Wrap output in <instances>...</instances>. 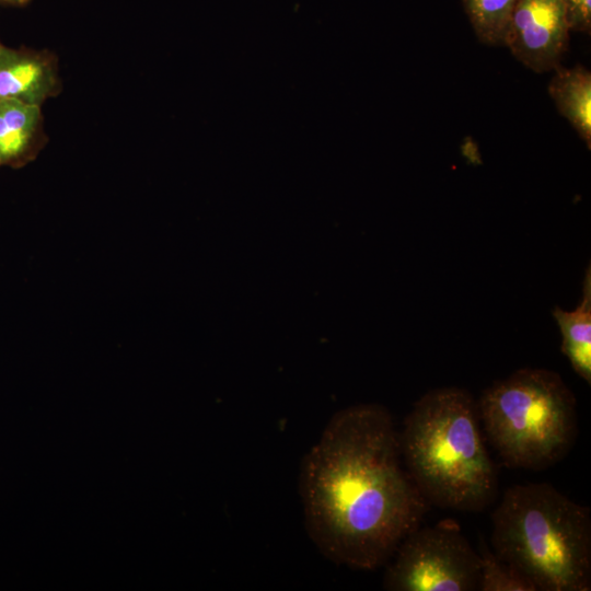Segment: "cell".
<instances>
[{
	"instance_id": "cell-13",
	"label": "cell",
	"mask_w": 591,
	"mask_h": 591,
	"mask_svg": "<svg viewBox=\"0 0 591 591\" xmlns=\"http://www.w3.org/2000/svg\"><path fill=\"white\" fill-rule=\"evenodd\" d=\"M570 32L590 34L591 0H564Z\"/></svg>"
},
{
	"instance_id": "cell-3",
	"label": "cell",
	"mask_w": 591,
	"mask_h": 591,
	"mask_svg": "<svg viewBox=\"0 0 591 591\" xmlns=\"http://www.w3.org/2000/svg\"><path fill=\"white\" fill-rule=\"evenodd\" d=\"M494 554L537 591L591 590V514L547 483L508 488L491 514Z\"/></svg>"
},
{
	"instance_id": "cell-5",
	"label": "cell",
	"mask_w": 591,
	"mask_h": 591,
	"mask_svg": "<svg viewBox=\"0 0 591 591\" xmlns=\"http://www.w3.org/2000/svg\"><path fill=\"white\" fill-rule=\"evenodd\" d=\"M480 559L454 521L418 526L387 563L383 587L391 591L478 590Z\"/></svg>"
},
{
	"instance_id": "cell-10",
	"label": "cell",
	"mask_w": 591,
	"mask_h": 591,
	"mask_svg": "<svg viewBox=\"0 0 591 591\" xmlns=\"http://www.w3.org/2000/svg\"><path fill=\"white\" fill-rule=\"evenodd\" d=\"M553 316L561 334V351L569 360L575 372L589 385L591 384V268L588 265L580 303L566 311L559 306L553 310Z\"/></svg>"
},
{
	"instance_id": "cell-9",
	"label": "cell",
	"mask_w": 591,
	"mask_h": 591,
	"mask_svg": "<svg viewBox=\"0 0 591 591\" xmlns=\"http://www.w3.org/2000/svg\"><path fill=\"white\" fill-rule=\"evenodd\" d=\"M548 83V94L558 113L591 148V72L581 67L558 66Z\"/></svg>"
},
{
	"instance_id": "cell-8",
	"label": "cell",
	"mask_w": 591,
	"mask_h": 591,
	"mask_svg": "<svg viewBox=\"0 0 591 591\" xmlns=\"http://www.w3.org/2000/svg\"><path fill=\"white\" fill-rule=\"evenodd\" d=\"M43 138L40 106L0 101V166L20 165L36 151Z\"/></svg>"
},
{
	"instance_id": "cell-15",
	"label": "cell",
	"mask_w": 591,
	"mask_h": 591,
	"mask_svg": "<svg viewBox=\"0 0 591 591\" xmlns=\"http://www.w3.org/2000/svg\"><path fill=\"white\" fill-rule=\"evenodd\" d=\"M2 45H3V44L0 42V48L2 47Z\"/></svg>"
},
{
	"instance_id": "cell-12",
	"label": "cell",
	"mask_w": 591,
	"mask_h": 591,
	"mask_svg": "<svg viewBox=\"0 0 591 591\" xmlns=\"http://www.w3.org/2000/svg\"><path fill=\"white\" fill-rule=\"evenodd\" d=\"M480 559L478 590L480 591H537L533 582L511 565L499 559L479 535Z\"/></svg>"
},
{
	"instance_id": "cell-4",
	"label": "cell",
	"mask_w": 591,
	"mask_h": 591,
	"mask_svg": "<svg viewBox=\"0 0 591 591\" xmlns=\"http://www.w3.org/2000/svg\"><path fill=\"white\" fill-rule=\"evenodd\" d=\"M477 408L489 442L512 468L546 470L568 454L577 438L576 398L551 370L522 368L496 381Z\"/></svg>"
},
{
	"instance_id": "cell-14",
	"label": "cell",
	"mask_w": 591,
	"mask_h": 591,
	"mask_svg": "<svg viewBox=\"0 0 591 591\" xmlns=\"http://www.w3.org/2000/svg\"><path fill=\"white\" fill-rule=\"evenodd\" d=\"M32 0H0L1 5L9 7H24L28 4Z\"/></svg>"
},
{
	"instance_id": "cell-11",
	"label": "cell",
	"mask_w": 591,
	"mask_h": 591,
	"mask_svg": "<svg viewBox=\"0 0 591 591\" xmlns=\"http://www.w3.org/2000/svg\"><path fill=\"white\" fill-rule=\"evenodd\" d=\"M517 0H462L465 14L478 40L486 45H505Z\"/></svg>"
},
{
	"instance_id": "cell-1",
	"label": "cell",
	"mask_w": 591,
	"mask_h": 591,
	"mask_svg": "<svg viewBox=\"0 0 591 591\" xmlns=\"http://www.w3.org/2000/svg\"><path fill=\"white\" fill-rule=\"evenodd\" d=\"M402 461L398 431L385 407L354 405L329 419L299 474L305 529L326 558L378 569L421 525L430 503Z\"/></svg>"
},
{
	"instance_id": "cell-6",
	"label": "cell",
	"mask_w": 591,
	"mask_h": 591,
	"mask_svg": "<svg viewBox=\"0 0 591 591\" xmlns=\"http://www.w3.org/2000/svg\"><path fill=\"white\" fill-rule=\"evenodd\" d=\"M569 33L564 0H517L503 46L525 68L543 73L560 66Z\"/></svg>"
},
{
	"instance_id": "cell-7",
	"label": "cell",
	"mask_w": 591,
	"mask_h": 591,
	"mask_svg": "<svg viewBox=\"0 0 591 591\" xmlns=\"http://www.w3.org/2000/svg\"><path fill=\"white\" fill-rule=\"evenodd\" d=\"M57 66L47 53L26 48H0V101L42 106L59 90Z\"/></svg>"
},
{
	"instance_id": "cell-2",
	"label": "cell",
	"mask_w": 591,
	"mask_h": 591,
	"mask_svg": "<svg viewBox=\"0 0 591 591\" xmlns=\"http://www.w3.org/2000/svg\"><path fill=\"white\" fill-rule=\"evenodd\" d=\"M398 439L406 470L430 506L478 512L496 498L497 470L468 391L450 386L424 394Z\"/></svg>"
}]
</instances>
